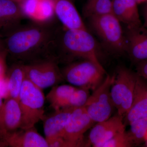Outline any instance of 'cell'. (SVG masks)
Listing matches in <instances>:
<instances>
[{
    "label": "cell",
    "mask_w": 147,
    "mask_h": 147,
    "mask_svg": "<svg viewBox=\"0 0 147 147\" xmlns=\"http://www.w3.org/2000/svg\"><path fill=\"white\" fill-rule=\"evenodd\" d=\"M59 28L53 21L21 24L3 40L5 49L17 62L24 64L54 57Z\"/></svg>",
    "instance_id": "1"
},
{
    "label": "cell",
    "mask_w": 147,
    "mask_h": 147,
    "mask_svg": "<svg viewBox=\"0 0 147 147\" xmlns=\"http://www.w3.org/2000/svg\"><path fill=\"white\" fill-rule=\"evenodd\" d=\"M53 55L60 62L64 56L81 58L102 65L97 55V44L88 30H71L59 27Z\"/></svg>",
    "instance_id": "2"
},
{
    "label": "cell",
    "mask_w": 147,
    "mask_h": 147,
    "mask_svg": "<svg viewBox=\"0 0 147 147\" xmlns=\"http://www.w3.org/2000/svg\"><path fill=\"white\" fill-rule=\"evenodd\" d=\"M45 100L42 90L33 84L26 76L18 99L22 113L20 128H30L42 120L44 117Z\"/></svg>",
    "instance_id": "3"
},
{
    "label": "cell",
    "mask_w": 147,
    "mask_h": 147,
    "mask_svg": "<svg viewBox=\"0 0 147 147\" xmlns=\"http://www.w3.org/2000/svg\"><path fill=\"white\" fill-rule=\"evenodd\" d=\"M61 71L64 80L72 86L93 91L103 82L105 73L102 65L88 60L71 63Z\"/></svg>",
    "instance_id": "4"
},
{
    "label": "cell",
    "mask_w": 147,
    "mask_h": 147,
    "mask_svg": "<svg viewBox=\"0 0 147 147\" xmlns=\"http://www.w3.org/2000/svg\"><path fill=\"white\" fill-rule=\"evenodd\" d=\"M88 18L92 28L108 50L116 54L125 53V36L121 22L113 13Z\"/></svg>",
    "instance_id": "5"
},
{
    "label": "cell",
    "mask_w": 147,
    "mask_h": 147,
    "mask_svg": "<svg viewBox=\"0 0 147 147\" xmlns=\"http://www.w3.org/2000/svg\"><path fill=\"white\" fill-rule=\"evenodd\" d=\"M59 63L50 57L24 64L26 78L42 90L56 86L64 80Z\"/></svg>",
    "instance_id": "6"
},
{
    "label": "cell",
    "mask_w": 147,
    "mask_h": 147,
    "mask_svg": "<svg viewBox=\"0 0 147 147\" xmlns=\"http://www.w3.org/2000/svg\"><path fill=\"white\" fill-rule=\"evenodd\" d=\"M137 76L125 67H120L110 89V95L118 115L123 118L131 108Z\"/></svg>",
    "instance_id": "7"
},
{
    "label": "cell",
    "mask_w": 147,
    "mask_h": 147,
    "mask_svg": "<svg viewBox=\"0 0 147 147\" xmlns=\"http://www.w3.org/2000/svg\"><path fill=\"white\" fill-rule=\"evenodd\" d=\"M115 76L108 75L88 98L84 107L94 122L98 123L110 118L113 105L110 89Z\"/></svg>",
    "instance_id": "8"
},
{
    "label": "cell",
    "mask_w": 147,
    "mask_h": 147,
    "mask_svg": "<svg viewBox=\"0 0 147 147\" xmlns=\"http://www.w3.org/2000/svg\"><path fill=\"white\" fill-rule=\"evenodd\" d=\"M94 123L84 106L74 108L69 116L62 137L67 147L84 146V133Z\"/></svg>",
    "instance_id": "9"
},
{
    "label": "cell",
    "mask_w": 147,
    "mask_h": 147,
    "mask_svg": "<svg viewBox=\"0 0 147 147\" xmlns=\"http://www.w3.org/2000/svg\"><path fill=\"white\" fill-rule=\"evenodd\" d=\"M26 18L19 3L13 0H0V37L3 40L20 26Z\"/></svg>",
    "instance_id": "10"
},
{
    "label": "cell",
    "mask_w": 147,
    "mask_h": 147,
    "mask_svg": "<svg viewBox=\"0 0 147 147\" xmlns=\"http://www.w3.org/2000/svg\"><path fill=\"white\" fill-rule=\"evenodd\" d=\"M127 28L125 53L136 63L147 60V28L142 25Z\"/></svg>",
    "instance_id": "11"
},
{
    "label": "cell",
    "mask_w": 147,
    "mask_h": 147,
    "mask_svg": "<svg viewBox=\"0 0 147 147\" xmlns=\"http://www.w3.org/2000/svg\"><path fill=\"white\" fill-rule=\"evenodd\" d=\"M2 142L5 146L49 147L45 137L38 132L35 126L27 129H18L5 136Z\"/></svg>",
    "instance_id": "12"
},
{
    "label": "cell",
    "mask_w": 147,
    "mask_h": 147,
    "mask_svg": "<svg viewBox=\"0 0 147 147\" xmlns=\"http://www.w3.org/2000/svg\"><path fill=\"white\" fill-rule=\"evenodd\" d=\"M22 113L18 99H5L0 109V140L7 134L21 127Z\"/></svg>",
    "instance_id": "13"
},
{
    "label": "cell",
    "mask_w": 147,
    "mask_h": 147,
    "mask_svg": "<svg viewBox=\"0 0 147 147\" xmlns=\"http://www.w3.org/2000/svg\"><path fill=\"white\" fill-rule=\"evenodd\" d=\"M123 119L118 115L97 123L90 131L89 140L90 145L93 147H97L118 133L125 131Z\"/></svg>",
    "instance_id": "14"
},
{
    "label": "cell",
    "mask_w": 147,
    "mask_h": 147,
    "mask_svg": "<svg viewBox=\"0 0 147 147\" xmlns=\"http://www.w3.org/2000/svg\"><path fill=\"white\" fill-rule=\"evenodd\" d=\"M55 15L62 26L71 30H88L71 0H53Z\"/></svg>",
    "instance_id": "15"
},
{
    "label": "cell",
    "mask_w": 147,
    "mask_h": 147,
    "mask_svg": "<svg viewBox=\"0 0 147 147\" xmlns=\"http://www.w3.org/2000/svg\"><path fill=\"white\" fill-rule=\"evenodd\" d=\"M72 108H61L42 119L45 138L48 143L54 139L63 136L65 129Z\"/></svg>",
    "instance_id": "16"
},
{
    "label": "cell",
    "mask_w": 147,
    "mask_h": 147,
    "mask_svg": "<svg viewBox=\"0 0 147 147\" xmlns=\"http://www.w3.org/2000/svg\"><path fill=\"white\" fill-rule=\"evenodd\" d=\"M147 116V86L143 78L137 74L133 101L125 116L129 124Z\"/></svg>",
    "instance_id": "17"
},
{
    "label": "cell",
    "mask_w": 147,
    "mask_h": 147,
    "mask_svg": "<svg viewBox=\"0 0 147 147\" xmlns=\"http://www.w3.org/2000/svg\"><path fill=\"white\" fill-rule=\"evenodd\" d=\"M113 13L127 28L142 26L136 0H112Z\"/></svg>",
    "instance_id": "18"
},
{
    "label": "cell",
    "mask_w": 147,
    "mask_h": 147,
    "mask_svg": "<svg viewBox=\"0 0 147 147\" xmlns=\"http://www.w3.org/2000/svg\"><path fill=\"white\" fill-rule=\"evenodd\" d=\"M76 88L72 85H56L46 95L45 98L55 110L67 108L69 98Z\"/></svg>",
    "instance_id": "19"
},
{
    "label": "cell",
    "mask_w": 147,
    "mask_h": 147,
    "mask_svg": "<svg viewBox=\"0 0 147 147\" xmlns=\"http://www.w3.org/2000/svg\"><path fill=\"white\" fill-rule=\"evenodd\" d=\"M7 81L9 98L18 99L19 93L26 78L24 64L16 62L7 71Z\"/></svg>",
    "instance_id": "20"
},
{
    "label": "cell",
    "mask_w": 147,
    "mask_h": 147,
    "mask_svg": "<svg viewBox=\"0 0 147 147\" xmlns=\"http://www.w3.org/2000/svg\"><path fill=\"white\" fill-rule=\"evenodd\" d=\"M83 15L86 18L113 13L112 0H98L91 4L84 6Z\"/></svg>",
    "instance_id": "21"
},
{
    "label": "cell",
    "mask_w": 147,
    "mask_h": 147,
    "mask_svg": "<svg viewBox=\"0 0 147 147\" xmlns=\"http://www.w3.org/2000/svg\"><path fill=\"white\" fill-rule=\"evenodd\" d=\"M129 125L130 128L127 132L133 146L145 141L147 133V116L134 121Z\"/></svg>",
    "instance_id": "22"
},
{
    "label": "cell",
    "mask_w": 147,
    "mask_h": 147,
    "mask_svg": "<svg viewBox=\"0 0 147 147\" xmlns=\"http://www.w3.org/2000/svg\"><path fill=\"white\" fill-rule=\"evenodd\" d=\"M55 16L53 0H40L36 22H50L53 21Z\"/></svg>",
    "instance_id": "23"
},
{
    "label": "cell",
    "mask_w": 147,
    "mask_h": 147,
    "mask_svg": "<svg viewBox=\"0 0 147 147\" xmlns=\"http://www.w3.org/2000/svg\"><path fill=\"white\" fill-rule=\"evenodd\" d=\"M90 96L89 90L76 88L69 98L67 108H76L84 107Z\"/></svg>",
    "instance_id": "24"
},
{
    "label": "cell",
    "mask_w": 147,
    "mask_h": 147,
    "mask_svg": "<svg viewBox=\"0 0 147 147\" xmlns=\"http://www.w3.org/2000/svg\"><path fill=\"white\" fill-rule=\"evenodd\" d=\"M133 146L127 132L118 133L110 140L98 145L97 147H129Z\"/></svg>",
    "instance_id": "25"
},
{
    "label": "cell",
    "mask_w": 147,
    "mask_h": 147,
    "mask_svg": "<svg viewBox=\"0 0 147 147\" xmlns=\"http://www.w3.org/2000/svg\"><path fill=\"white\" fill-rule=\"evenodd\" d=\"M39 1L40 0H24L19 3L27 18L36 21Z\"/></svg>",
    "instance_id": "26"
},
{
    "label": "cell",
    "mask_w": 147,
    "mask_h": 147,
    "mask_svg": "<svg viewBox=\"0 0 147 147\" xmlns=\"http://www.w3.org/2000/svg\"><path fill=\"white\" fill-rule=\"evenodd\" d=\"M8 53L6 50L0 51V79L5 78L7 72L6 60Z\"/></svg>",
    "instance_id": "27"
},
{
    "label": "cell",
    "mask_w": 147,
    "mask_h": 147,
    "mask_svg": "<svg viewBox=\"0 0 147 147\" xmlns=\"http://www.w3.org/2000/svg\"><path fill=\"white\" fill-rule=\"evenodd\" d=\"M137 64V74L143 79H147V60Z\"/></svg>",
    "instance_id": "28"
},
{
    "label": "cell",
    "mask_w": 147,
    "mask_h": 147,
    "mask_svg": "<svg viewBox=\"0 0 147 147\" xmlns=\"http://www.w3.org/2000/svg\"><path fill=\"white\" fill-rule=\"evenodd\" d=\"M0 95L3 99H6L9 98L8 85L6 77L0 79Z\"/></svg>",
    "instance_id": "29"
},
{
    "label": "cell",
    "mask_w": 147,
    "mask_h": 147,
    "mask_svg": "<svg viewBox=\"0 0 147 147\" xmlns=\"http://www.w3.org/2000/svg\"><path fill=\"white\" fill-rule=\"evenodd\" d=\"M4 50H5V47L3 40L2 38L0 37V51H1Z\"/></svg>",
    "instance_id": "30"
},
{
    "label": "cell",
    "mask_w": 147,
    "mask_h": 147,
    "mask_svg": "<svg viewBox=\"0 0 147 147\" xmlns=\"http://www.w3.org/2000/svg\"><path fill=\"white\" fill-rule=\"evenodd\" d=\"M97 1H98V0H87V2L86 3V4H85V6L90 5L92 3Z\"/></svg>",
    "instance_id": "31"
},
{
    "label": "cell",
    "mask_w": 147,
    "mask_h": 147,
    "mask_svg": "<svg viewBox=\"0 0 147 147\" xmlns=\"http://www.w3.org/2000/svg\"><path fill=\"white\" fill-rule=\"evenodd\" d=\"M145 22L144 24V26L147 28V8L146 9V11L145 13Z\"/></svg>",
    "instance_id": "32"
},
{
    "label": "cell",
    "mask_w": 147,
    "mask_h": 147,
    "mask_svg": "<svg viewBox=\"0 0 147 147\" xmlns=\"http://www.w3.org/2000/svg\"><path fill=\"white\" fill-rule=\"evenodd\" d=\"M4 101H3V98L0 95V109L1 108L3 104Z\"/></svg>",
    "instance_id": "33"
},
{
    "label": "cell",
    "mask_w": 147,
    "mask_h": 147,
    "mask_svg": "<svg viewBox=\"0 0 147 147\" xmlns=\"http://www.w3.org/2000/svg\"><path fill=\"white\" fill-rule=\"evenodd\" d=\"M137 3H142L147 2V0H136Z\"/></svg>",
    "instance_id": "34"
},
{
    "label": "cell",
    "mask_w": 147,
    "mask_h": 147,
    "mask_svg": "<svg viewBox=\"0 0 147 147\" xmlns=\"http://www.w3.org/2000/svg\"><path fill=\"white\" fill-rule=\"evenodd\" d=\"M13 1H15L16 2L20 3L23 2L24 0H13Z\"/></svg>",
    "instance_id": "35"
},
{
    "label": "cell",
    "mask_w": 147,
    "mask_h": 147,
    "mask_svg": "<svg viewBox=\"0 0 147 147\" xmlns=\"http://www.w3.org/2000/svg\"><path fill=\"white\" fill-rule=\"evenodd\" d=\"M145 141L146 142V143L147 145V133L146 135V137H145Z\"/></svg>",
    "instance_id": "36"
},
{
    "label": "cell",
    "mask_w": 147,
    "mask_h": 147,
    "mask_svg": "<svg viewBox=\"0 0 147 147\" xmlns=\"http://www.w3.org/2000/svg\"></svg>",
    "instance_id": "37"
}]
</instances>
